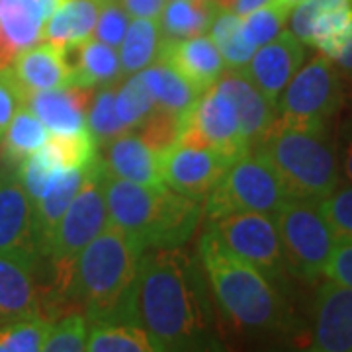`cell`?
<instances>
[{
    "mask_svg": "<svg viewBox=\"0 0 352 352\" xmlns=\"http://www.w3.org/2000/svg\"><path fill=\"white\" fill-rule=\"evenodd\" d=\"M138 311L155 351H184L212 335V303L200 258L184 245L147 249L138 276Z\"/></svg>",
    "mask_w": 352,
    "mask_h": 352,
    "instance_id": "1",
    "label": "cell"
},
{
    "mask_svg": "<svg viewBox=\"0 0 352 352\" xmlns=\"http://www.w3.org/2000/svg\"><path fill=\"white\" fill-rule=\"evenodd\" d=\"M145 249L112 221L88 243L71 270V296L88 325L135 323L139 263Z\"/></svg>",
    "mask_w": 352,
    "mask_h": 352,
    "instance_id": "2",
    "label": "cell"
},
{
    "mask_svg": "<svg viewBox=\"0 0 352 352\" xmlns=\"http://www.w3.org/2000/svg\"><path fill=\"white\" fill-rule=\"evenodd\" d=\"M204 274L219 311L243 333H276L288 327V309L272 280L227 249L210 227L198 243Z\"/></svg>",
    "mask_w": 352,
    "mask_h": 352,
    "instance_id": "3",
    "label": "cell"
},
{
    "mask_svg": "<svg viewBox=\"0 0 352 352\" xmlns=\"http://www.w3.org/2000/svg\"><path fill=\"white\" fill-rule=\"evenodd\" d=\"M106 208L113 226L147 249L186 245L200 223L201 204L159 184H138L104 175Z\"/></svg>",
    "mask_w": 352,
    "mask_h": 352,
    "instance_id": "4",
    "label": "cell"
},
{
    "mask_svg": "<svg viewBox=\"0 0 352 352\" xmlns=\"http://www.w3.org/2000/svg\"><path fill=\"white\" fill-rule=\"evenodd\" d=\"M274 168L289 200L319 204L340 184V164L327 131L272 126L254 149Z\"/></svg>",
    "mask_w": 352,
    "mask_h": 352,
    "instance_id": "5",
    "label": "cell"
},
{
    "mask_svg": "<svg viewBox=\"0 0 352 352\" xmlns=\"http://www.w3.org/2000/svg\"><path fill=\"white\" fill-rule=\"evenodd\" d=\"M342 104L344 80L335 63L321 53L302 65L284 88L276 104L274 126L325 133Z\"/></svg>",
    "mask_w": 352,
    "mask_h": 352,
    "instance_id": "6",
    "label": "cell"
},
{
    "mask_svg": "<svg viewBox=\"0 0 352 352\" xmlns=\"http://www.w3.org/2000/svg\"><path fill=\"white\" fill-rule=\"evenodd\" d=\"M288 200L270 163L258 151H249L231 163L215 188L206 196L201 212L208 219L237 212L274 217Z\"/></svg>",
    "mask_w": 352,
    "mask_h": 352,
    "instance_id": "7",
    "label": "cell"
},
{
    "mask_svg": "<svg viewBox=\"0 0 352 352\" xmlns=\"http://www.w3.org/2000/svg\"><path fill=\"white\" fill-rule=\"evenodd\" d=\"M274 223L289 274L307 284L319 282L325 276L337 237L317 204L288 200L274 215Z\"/></svg>",
    "mask_w": 352,
    "mask_h": 352,
    "instance_id": "8",
    "label": "cell"
},
{
    "mask_svg": "<svg viewBox=\"0 0 352 352\" xmlns=\"http://www.w3.org/2000/svg\"><path fill=\"white\" fill-rule=\"evenodd\" d=\"M104 161L102 155L87 166L85 184L55 226L45 249V258L53 266H73L78 252L110 223L104 196Z\"/></svg>",
    "mask_w": 352,
    "mask_h": 352,
    "instance_id": "9",
    "label": "cell"
},
{
    "mask_svg": "<svg viewBox=\"0 0 352 352\" xmlns=\"http://www.w3.org/2000/svg\"><path fill=\"white\" fill-rule=\"evenodd\" d=\"M208 227L229 251L258 268L274 284H282L286 274H289L274 217L254 212H237L212 217Z\"/></svg>",
    "mask_w": 352,
    "mask_h": 352,
    "instance_id": "10",
    "label": "cell"
},
{
    "mask_svg": "<svg viewBox=\"0 0 352 352\" xmlns=\"http://www.w3.org/2000/svg\"><path fill=\"white\" fill-rule=\"evenodd\" d=\"M176 141L192 147L214 149L231 163L251 151L241 133L233 102L217 85L204 90L186 112Z\"/></svg>",
    "mask_w": 352,
    "mask_h": 352,
    "instance_id": "11",
    "label": "cell"
},
{
    "mask_svg": "<svg viewBox=\"0 0 352 352\" xmlns=\"http://www.w3.org/2000/svg\"><path fill=\"white\" fill-rule=\"evenodd\" d=\"M229 166L231 161L221 153L178 141L159 153V175L164 186L198 201L206 200Z\"/></svg>",
    "mask_w": 352,
    "mask_h": 352,
    "instance_id": "12",
    "label": "cell"
},
{
    "mask_svg": "<svg viewBox=\"0 0 352 352\" xmlns=\"http://www.w3.org/2000/svg\"><path fill=\"white\" fill-rule=\"evenodd\" d=\"M288 30L329 59L352 39V0H303L288 14Z\"/></svg>",
    "mask_w": 352,
    "mask_h": 352,
    "instance_id": "13",
    "label": "cell"
},
{
    "mask_svg": "<svg viewBox=\"0 0 352 352\" xmlns=\"http://www.w3.org/2000/svg\"><path fill=\"white\" fill-rule=\"evenodd\" d=\"M0 80L18 96L22 106L34 92L71 87L65 47L43 41L20 51L10 67L0 69Z\"/></svg>",
    "mask_w": 352,
    "mask_h": 352,
    "instance_id": "14",
    "label": "cell"
},
{
    "mask_svg": "<svg viewBox=\"0 0 352 352\" xmlns=\"http://www.w3.org/2000/svg\"><path fill=\"white\" fill-rule=\"evenodd\" d=\"M0 254L38 263L34 206L18 170H0Z\"/></svg>",
    "mask_w": 352,
    "mask_h": 352,
    "instance_id": "15",
    "label": "cell"
},
{
    "mask_svg": "<svg viewBox=\"0 0 352 352\" xmlns=\"http://www.w3.org/2000/svg\"><path fill=\"white\" fill-rule=\"evenodd\" d=\"M303 61L305 45L289 30H284L278 38L252 53L249 63L243 67V73L263 92L266 100L276 106L284 88L300 71Z\"/></svg>",
    "mask_w": 352,
    "mask_h": 352,
    "instance_id": "16",
    "label": "cell"
},
{
    "mask_svg": "<svg viewBox=\"0 0 352 352\" xmlns=\"http://www.w3.org/2000/svg\"><path fill=\"white\" fill-rule=\"evenodd\" d=\"M309 351L352 352V288L331 278L317 288Z\"/></svg>",
    "mask_w": 352,
    "mask_h": 352,
    "instance_id": "17",
    "label": "cell"
},
{
    "mask_svg": "<svg viewBox=\"0 0 352 352\" xmlns=\"http://www.w3.org/2000/svg\"><path fill=\"white\" fill-rule=\"evenodd\" d=\"M215 85L233 102L243 139L249 149L254 151L274 126L276 106L264 98L263 92L252 85L243 69H223Z\"/></svg>",
    "mask_w": 352,
    "mask_h": 352,
    "instance_id": "18",
    "label": "cell"
},
{
    "mask_svg": "<svg viewBox=\"0 0 352 352\" xmlns=\"http://www.w3.org/2000/svg\"><path fill=\"white\" fill-rule=\"evenodd\" d=\"M159 59L170 65L176 73L184 76L200 94L215 85L226 69V61L221 53L214 43V39L208 36L186 39L163 38Z\"/></svg>",
    "mask_w": 352,
    "mask_h": 352,
    "instance_id": "19",
    "label": "cell"
},
{
    "mask_svg": "<svg viewBox=\"0 0 352 352\" xmlns=\"http://www.w3.org/2000/svg\"><path fill=\"white\" fill-rule=\"evenodd\" d=\"M94 88L63 87L34 92L24 106L53 133H73L87 127V113Z\"/></svg>",
    "mask_w": 352,
    "mask_h": 352,
    "instance_id": "20",
    "label": "cell"
},
{
    "mask_svg": "<svg viewBox=\"0 0 352 352\" xmlns=\"http://www.w3.org/2000/svg\"><path fill=\"white\" fill-rule=\"evenodd\" d=\"M36 266L38 263L0 254V321L43 317L41 286L34 276Z\"/></svg>",
    "mask_w": 352,
    "mask_h": 352,
    "instance_id": "21",
    "label": "cell"
},
{
    "mask_svg": "<svg viewBox=\"0 0 352 352\" xmlns=\"http://www.w3.org/2000/svg\"><path fill=\"white\" fill-rule=\"evenodd\" d=\"M43 12L38 0H0V69L41 39Z\"/></svg>",
    "mask_w": 352,
    "mask_h": 352,
    "instance_id": "22",
    "label": "cell"
},
{
    "mask_svg": "<svg viewBox=\"0 0 352 352\" xmlns=\"http://www.w3.org/2000/svg\"><path fill=\"white\" fill-rule=\"evenodd\" d=\"M85 176H87V168L55 170L43 192L39 194L38 200L32 204L34 206V237H36L39 256L45 254L51 233L59 223L65 210L69 208V204L76 196V192L85 184Z\"/></svg>",
    "mask_w": 352,
    "mask_h": 352,
    "instance_id": "23",
    "label": "cell"
},
{
    "mask_svg": "<svg viewBox=\"0 0 352 352\" xmlns=\"http://www.w3.org/2000/svg\"><path fill=\"white\" fill-rule=\"evenodd\" d=\"M65 57L71 69V87H108L118 85L124 78L116 47L92 36L80 43L67 45Z\"/></svg>",
    "mask_w": 352,
    "mask_h": 352,
    "instance_id": "24",
    "label": "cell"
},
{
    "mask_svg": "<svg viewBox=\"0 0 352 352\" xmlns=\"http://www.w3.org/2000/svg\"><path fill=\"white\" fill-rule=\"evenodd\" d=\"M102 161L110 176L149 186L163 184L159 175V155L133 131H127L108 143V151Z\"/></svg>",
    "mask_w": 352,
    "mask_h": 352,
    "instance_id": "25",
    "label": "cell"
},
{
    "mask_svg": "<svg viewBox=\"0 0 352 352\" xmlns=\"http://www.w3.org/2000/svg\"><path fill=\"white\" fill-rule=\"evenodd\" d=\"M106 0H67L43 22L41 39L55 45H73L94 34L102 4Z\"/></svg>",
    "mask_w": 352,
    "mask_h": 352,
    "instance_id": "26",
    "label": "cell"
},
{
    "mask_svg": "<svg viewBox=\"0 0 352 352\" xmlns=\"http://www.w3.org/2000/svg\"><path fill=\"white\" fill-rule=\"evenodd\" d=\"M139 76L149 90L155 104L176 116H184L200 96V92L184 76L176 73L170 65L161 59L139 71Z\"/></svg>",
    "mask_w": 352,
    "mask_h": 352,
    "instance_id": "27",
    "label": "cell"
},
{
    "mask_svg": "<svg viewBox=\"0 0 352 352\" xmlns=\"http://www.w3.org/2000/svg\"><path fill=\"white\" fill-rule=\"evenodd\" d=\"M219 12L212 0H170L159 18L163 38L186 39L210 32Z\"/></svg>",
    "mask_w": 352,
    "mask_h": 352,
    "instance_id": "28",
    "label": "cell"
},
{
    "mask_svg": "<svg viewBox=\"0 0 352 352\" xmlns=\"http://www.w3.org/2000/svg\"><path fill=\"white\" fill-rule=\"evenodd\" d=\"M163 43V32L159 20L135 18L127 25L124 41L120 43V65L122 75L129 76L143 71L159 59Z\"/></svg>",
    "mask_w": 352,
    "mask_h": 352,
    "instance_id": "29",
    "label": "cell"
},
{
    "mask_svg": "<svg viewBox=\"0 0 352 352\" xmlns=\"http://www.w3.org/2000/svg\"><path fill=\"white\" fill-rule=\"evenodd\" d=\"M47 139V127L39 122L38 116L28 106H20L14 113L4 138L0 139V151L6 163L18 166L25 157L41 149Z\"/></svg>",
    "mask_w": 352,
    "mask_h": 352,
    "instance_id": "30",
    "label": "cell"
},
{
    "mask_svg": "<svg viewBox=\"0 0 352 352\" xmlns=\"http://www.w3.org/2000/svg\"><path fill=\"white\" fill-rule=\"evenodd\" d=\"M55 170H75L87 168L98 157V143L92 138L90 129H80L73 133H53L41 147Z\"/></svg>",
    "mask_w": 352,
    "mask_h": 352,
    "instance_id": "31",
    "label": "cell"
},
{
    "mask_svg": "<svg viewBox=\"0 0 352 352\" xmlns=\"http://www.w3.org/2000/svg\"><path fill=\"white\" fill-rule=\"evenodd\" d=\"M85 351L90 352H153L151 337L135 323H96L90 325Z\"/></svg>",
    "mask_w": 352,
    "mask_h": 352,
    "instance_id": "32",
    "label": "cell"
},
{
    "mask_svg": "<svg viewBox=\"0 0 352 352\" xmlns=\"http://www.w3.org/2000/svg\"><path fill=\"white\" fill-rule=\"evenodd\" d=\"M241 18L243 16L219 10L214 18V24L210 28V34H212L210 38L214 39L229 69H243L254 53V50L241 34Z\"/></svg>",
    "mask_w": 352,
    "mask_h": 352,
    "instance_id": "33",
    "label": "cell"
},
{
    "mask_svg": "<svg viewBox=\"0 0 352 352\" xmlns=\"http://www.w3.org/2000/svg\"><path fill=\"white\" fill-rule=\"evenodd\" d=\"M87 124L92 138L98 145H108L113 139L127 133V127L122 124L116 112V90L113 85L100 87L94 92V98L90 102L87 113Z\"/></svg>",
    "mask_w": 352,
    "mask_h": 352,
    "instance_id": "34",
    "label": "cell"
},
{
    "mask_svg": "<svg viewBox=\"0 0 352 352\" xmlns=\"http://www.w3.org/2000/svg\"><path fill=\"white\" fill-rule=\"evenodd\" d=\"M51 323L43 317H22L0 327V351L39 352L43 351Z\"/></svg>",
    "mask_w": 352,
    "mask_h": 352,
    "instance_id": "35",
    "label": "cell"
},
{
    "mask_svg": "<svg viewBox=\"0 0 352 352\" xmlns=\"http://www.w3.org/2000/svg\"><path fill=\"white\" fill-rule=\"evenodd\" d=\"M288 10L270 2L241 18V34L252 50L256 51L261 45L272 41L284 32L288 24Z\"/></svg>",
    "mask_w": 352,
    "mask_h": 352,
    "instance_id": "36",
    "label": "cell"
},
{
    "mask_svg": "<svg viewBox=\"0 0 352 352\" xmlns=\"http://www.w3.org/2000/svg\"><path fill=\"white\" fill-rule=\"evenodd\" d=\"M155 100L149 94L147 87L143 85L139 73L129 76L124 87L116 92V112L122 124L127 127V131L135 127L155 110Z\"/></svg>",
    "mask_w": 352,
    "mask_h": 352,
    "instance_id": "37",
    "label": "cell"
},
{
    "mask_svg": "<svg viewBox=\"0 0 352 352\" xmlns=\"http://www.w3.org/2000/svg\"><path fill=\"white\" fill-rule=\"evenodd\" d=\"M88 321L82 314H69L51 323L43 351L80 352L87 346Z\"/></svg>",
    "mask_w": 352,
    "mask_h": 352,
    "instance_id": "38",
    "label": "cell"
},
{
    "mask_svg": "<svg viewBox=\"0 0 352 352\" xmlns=\"http://www.w3.org/2000/svg\"><path fill=\"white\" fill-rule=\"evenodd\" d=\"M337 241H352V182L337 186L317 204Z\"/></svg>",
    "mask_w": 352,
    "mask_h": 352,
    "instance_id": "39",
    "label": "cell"
},
{
    "mask_svg": "<svg viewBox=\"0 0 352 352\" xmlns=\"http://www.w3.org/2000/svg\"><path fill=\"white\" fill-rule=\"evenodd\" d=\"M127 25H129V14L120 4V0H106L102 4L98 20L94 25V36L110 47H120L126 36Z\"/></svg>",
    "mask_w": 352,
    "mask_h": 352,
    "instance_id": "40",
    "label": "cell"
},
{
    "mask_svg": "<svg viewBox=\"0 0 352 352\" xmlns=\"http://www.w3.org/2000/svg\"><path fill=\"white\" fill-rule=\"evenodd\" d=\"M325 276L352 288V241H337L325 266Z\"/></svg>",
    "mask_w": 352,
    "mask_h": 352,
    "instance_id": "41",
    "label": "cell"
},
{
    "mask_svg": "<svg viewBox=\"0 0 352 352\" xmlns=\"http://www.w3.org/2000/svg\"><path fill=\"white\" fill-rule=\"evenodd\" d=\"M339 164H340V175L344 176L349 182H352V112L349 116V120L342 124L339 135Z\"/></svg>",
    "mask_w": 352,
    "mask_h": 352,
    "instance_id": "42",
    "label": "cell"
},
{
    "mask_svg": "<svg viewBox=\"0 0 352 352\" xmlns=\"http://www.w3.org/2000/svg\"><path fill=\"white\" fill-rule=\"evenodd\" d=\"M126 12L133 18H153L159 20L166 0H120Z\"/></svg>",
    "mask_w": 352,
    "mask_h": 352,
    "instance_id": "43",
    "label": "cell"
},
{
    "mask_svg": "<svg viewBox=\"0 0 352 352\" xmlns=\"http://www.w3.org/2000/svg\"><path fill=\"white\" fill-rule=\"evenodd\" d=\"M22 104L18 100V96L0 80V139L4 138L6 129L10 126V122H12L14 113H16V110Z\"/></svg>",
    "mask_w": 352,
    "mask_h": 352,
    "instance_id": "44",
    "label": "cell"
},
{
    "mask_svg": "<svg viewBox=\"0 0 352 352\" xmlns=\"http://www.w3.org/2000/svg\"><path fill=\"white\" fill-rule=\"evenodd\" d=\"M219 10L226 12H233L237 16H245V14L252 12L256 8H263L266 4L274 2V0H212Z\"/></svg>",
    "mask_w": 352,
    "mask_h": 352,
    "instance_id": "45",
    "label": "cell"
},
{
    "mask_svg": "<svg viewBox=\"0 0 352 352\" xmlns=\"http://www.w3.org/2000/svg\"><path fill=\"white\" fill-rule=\"evenodd\" d=\"M331 61L339 69L342 80L351 82L352 87V39L335 55V59H331Z\"/></svg>",
    "mask_w": 352,
    "mask_h": 352,
    "instance_id": "46",
    "label": "cell"
},
{
    "mask_svg": "<svg viewBox=\"0 0 352 352\" xmlns=\"http://www.w3.org/2000/svg\"><path fill=\"white\" fill-rule=\"evenodd\" d=\"M39 6H41V12H43V18L47 20L51 14L55 12L57 8H61L67 0H38Z\"/></svg>",
    "mask_w": 352,
    "mask_h": 352,
    "instance_id": "47",
    "label": "cell"
},
{
    "mask_svg": "<svg viewBox=\"0 0 352 352\" xmlns=\"http://www.w3.org/2000/svg\"><path fill=\"white\" fill-rule=\"evenodd\" d=\"M300 2H303V0H274V4H278L280 8H284V10H292L294 6H298Z\"/></svg>",
    "mask_w": 352,
    "mask_h": 352,
    "instance_id": "48",
    "label": "cell"
}]
</instances>
